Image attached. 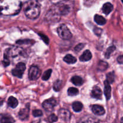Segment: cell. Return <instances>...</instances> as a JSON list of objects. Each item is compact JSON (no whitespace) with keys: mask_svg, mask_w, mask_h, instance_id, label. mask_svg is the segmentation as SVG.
I'll return each mask as SVG.
<instances>
[{"mask_svg":"<svg viewBox=\"0 0 123 123\" xmlns=\"http://www.w3.org/2000/svg\"><path fill=\"white\" fill-rule=\"evenodd\" d=\"M94 21L97 23L98 25H103L106 23V20L102 16H100L98 14H96L94 16Z\"/></svg>","mask_w":123,"mask_h":123,"instance_id":"19","label":"cell"},{"mask_svg":"<svg viewBox=\"0 0 123 123\" xmlns=\"http://www.w3.org/2000/svg\"><path fill=\"white\" fill-rule=\"evenodd\" d=\"M72 108L73 111L76 112H79L82 111L83 108L82 103L79 102H74L72 104Z\"/></svg>","mask_w":123,"mask_h":123,"instance_id":"20","label":"cell"},{"mask_svg":"<svg viewBox=\"0 0 123 123\" xmlns=\"http://www.w3.org/2000/svg\"><path fill=\"white\" fill-rule=\"evenodd\" d=\"M114 78H115V74H114V72H110L106 74V80L109 84H112L114 82Z\"/></svg>","mask_w":123,"mask_h":123,"instance_id":"24","label":"cell"},{"mask_svg":"<svg viewBox=\"0 0 123 123\" xmlns=\"http://www.w3.org/2000/svg\"><path fill=\"white\" fill-rule=\"evenodd\" d=\"M108 67V64L106 62L103 61H100L98 63V67L97 69L101 72L106 70Z\"/></svg>","mask_w":123,"mask_h":123,"instance_id":"22","label":"cell"},{"mask_svg":"<svg viewBox=\"0 0 123 123\" xmlns=\"http://www.w3.org/2000/svg\"><path fill=\"white\" fill-rule=\"evenodd\" d=\"M61 84H62V81L61 80H56L55 82V83H54V86H53V88H54V91H56V92H58L60 90V89H61Z\"/></svg>","mask_w":123,"mask_h":123,"instance_id":"25","label":"cell"},{"mask_svg":"<svg viewBox=\"0 0 123 123\" xmlns=\"http://www.w3.org/2000/svg\"><path fill=\"white\" fill-rule=\"evenodd\" d=\"M2 63H3L4 67H7V66H9L10 64V60L9 58L6 55H4V60L2 61Z\"/></svg>","mask_w":123,"mask_h":123,"instance_id":"29","label":"cell"},{"mask_svg":"<svg viewBox=\"0 0 123 123\" xmlns=\"http://www.w3.org/2000/svg\"><path fill=\"white\" fill-rule=\"evenodd\" d=\"M58 119V117L54 114H51V115L49 117V118H48V120H49V122L51 123H53L54 122H56V121H57Z\"/></svg>","mask_w":123,"mask_h":123,"instance_id":"28","label":"cell"},{"mask_svg":"<svg viewBox=\"0 0 123 123\" xmlns=\"http://www.w3.org/2000/svg\"><path fill=\"white\" fill-rule=\"evenodd\" d=\"M68 95L70 96H75L79 94V90L76 88L71 87L68 89Z\"/></svg>","mask_w":123,"mask_h":123,"instance_id":"23","label":"cell"},{"mask_svg":"<svg viewBox=\"0 0 123 123\" xmlns=\"http://www.w3.org/2000/svg\"><path fill=\"white\" fill-rule=\"evenodd\" d=\"M115 49H116V48L114 46H110L109 48H108L105 53V57L108 59L109 58V57L111 56V55L115 50Z\"/></svg>","mask_w":123,"mask_h":123,"instance_id":"26","label":"cell"},{"mask_svg":"<svg viewBox=\"0 0 123 123\" xmlns=\"http://www.w3.org/2000/svg\"><path fill=\"white\" fill-rule=\"evenodd\" d=\"M91 97L96 99H102V91L100 87L97 86H94L92 88L91 91Z\"/></svg>","mask_w":123,"mask_h":123,"instance_id":"11","label":"cell"},{"mask_svg":"<svg viewBox=\"0 0 123 123\" xmlns=\"http://www.w3.org/2000/svg\"><path fill=\"white\" fill-rule=\"evenodd\" d=\"M94 32L97 36H100L101 34H102V30L101 28H98L95 27L94 28Z\"/></svg>","mask_w":123,"mask_h":123,"instance_id":"33","label":"cell"},{"mask_svg":"<svg viewBox=\"0 0 123 123\" xmlns=\"http://www.w3.org/2000/svg\"><path fill=\"white\" fill-rule=\"evenodd\" d=\"M64 61L67 64H74L77 61L76 58L70 54L66 55L64 58Z\"/></svg>","mask_w":123,"mask_h":123,"instance_id":"21","label":"cell"},{"mask_svg":"<svg viewBox=\"0 0 123 123\" xmlns=\"http://www.w3.org/2000/svg\"><path fill=\"white\" fill-rule=\"evenodd\" d=\"M123 58L122 55H120V56H119L118 57L117 61H118V63L120 64H121L123 63Z\"/></svg>","mask_w":123,"mask_h":123,"instance_id":"34","label":"cell"},{"mask_svg":"<svg viewBox=\"0 0 123 123\" xmlns=\"http://www.w3.org/2000/svg\"><path fill=\"white\" fill-rule=\"evenodd\" d=\"M25 69H26L25 64L24 62H19L16 66L15 68L12 70V74L19 78H22Z\"/></svg>","mask_w":123,"mask_h":123,"instance_id":"5","label":"cell"},{"mask_svg":"<svg viewBox=\"0 0 123 123\" xmlns=\"http://www.w3.org/2000/svg\"><path fill=\"white\" fill-rule=\"evenodd\" d=\"M14 120L9 114H0V123H14Z\"/></svg>","mask_w":123,"mask_h":123,"instance_id":"12","label":"cell"},{"mask_svg":"<svg viewBox=\"0 0 123 123\" xmlns=\"http://www.w3.org/2000/svg\"><path fill=\"white\" fill-rule=\"evenodd\" d=\"M32 115L35 117H41L43 115V112L41 110L39 109H37V110H34L32 112Z\"/></svg>","mask_w":123,"mask_h":123,"instance_id":"30","label":"cell"},{"mask_svg":"<svg viewBox=\"0 0 123 123\" xmlns=\"http://www.w3.org/2000/svg\"><path fill=\"white\" fill-rule=\"evenodd\" d=\"M56 105V100L54 98H49L46 100L42 103V106L45 109V111L48 112H52L54 111V108Z\"/></svg>","mask_w":123,"mask_h":123,"instance_id":"7","label":"cell"},{"mask_svg":"<svg viewBox=\"0 0 123 123\" xmlns=\"http://www.w3.org/2000/svg\"><path fill=\"white\" fill-rule=\"evenodd\" d=\"M29 113H30V106L26 105L25 108L20 109L19 112L18 116L21 120H25L28 118Z\"/></svg>","mask_w":123,"mask_h":123,"instance_id":"8","label":"cell"},{"mask_svg":"<svg viewBox=\"0 0 123 123\" xmlns=\"http://www.w3.org/2000/svg\"><path fill=\"white\" fill-rule=\"evenodd\" d=\"M41 6L37 1H28L25 2L24 12L27 18L31 19H36L39 16Z\"/></svg>","mask_w":123,"mask_h":123,"instance_id":"2","label":"cell"},{"mask_svg":"<svg viewBox=\"0 0 123 123\" xmlns=\"http://www.w3.org/2000/svg\"><path fill=\"white\" fill-rule=\"evenodd\" d=\"M78 123H100L99 121L90 116H84L79 120Z\"/></svg>","mask_w":123,"mask_h":123,"instance_id":"13","label":"cell"},{"mask_svg":"<svg viewBox=\"0 0 123 123\" xmlns=\"http://www.w3.org/2000/svg\"><path fill=\"white\" fill-rule=\"evenodd\" d=\"M7 104H8V106L10 107V108H15L18 105V101L15 97H13V96H10L8 99Z\"/></svg>","mask_w":123,"mask_h":123,"instance_id":"18","label":"cell"},{"mask_svg":"<svg viewBox=\"0 0 123 123\" xmlns=\"http://www.w3.org/2000/svg\"><path fill=\"white\" fill-rule=\"evenodd\" d=\"M92 112L95 115L102 116L105 114V110L102 106L98 105H94L91 107Z\"/></svg>","mask_w":123,"mask_h":123,"instance_id":"9","label":"cell"},{"mask_svg":"<svg viewBox=\"0 0 123 123\" xmlns=\"http://www.w3.org/2000/svg\"><path fill=\"white\" fill-rule=\"evenodd\" d=\"M84 46H85V44L84 43H79L74 48V51L76 52H79V51H80L84 48Z\"/></svg>","mask_w":123,"mask_h":123,"instance_id":"32","label":"cell"},{"mask_svg":"<svg viewBox=\"0 0 123 123\" xmlns=\"http://www.w3.org/2000/svg\"><path fill=\"white\" fill-rule=\"evenodd\" d=\"M57 32L59 37L62 40H68L72 38V34L68 28L65 24H61L57 29Z\"/></svg>","mask_w":123,"mask_h":123,"instance_id":"4","label":"cell"},{"mask_svg":"<svg viewBox=\"0 0 123 123\" xmlns=\"http://www.w3.org/2000/svg\"><path fill=\"white\" fill-rule=\"evenodd\" d=\"M113 8H114V7H113L111 3L106 2V3L103 4V7H102V11H103V12L105 14L108 15L112 11Z\"/></svg>","mask_w":123,"mask_h":123,"instance_id":"16","label":"cell"},{"mask_svg":"<svg viewBox=\"0 0 123 123\" xmlns=\"http://www.w3.org/2000/svg\"><path fill=\"white\" fill-rule=\"evenodd\" d=\"M38 35H39L40 37H41V38H42V39L43 40V42H44V43H46V44H49V38H48V37H47L46 36L44 35V34H41V33L38 34Z\"/></svg>","mask_w":123,"mask_h":123,"instance_id":"31","label":"cell"},{"mask_svg":"<svg viewBox=\"0 0 123 123\" xmlns=\"http://www.w3.org/2000/svg\"><path fill=\"white\" fill-rule=\"evenodd\" d=\"M59 117L63 121H68L70 118V112L66 109H60L58 112Z\"/></svg>","mask_w":123,"mask_h":123,"instance_id":"10","label":"cell"},{"mask_svg":"<svg viewBox=\"0 0 123 123\" xmlns=\"http://www.w3.org/2000/svg\"><path fill=\"white\" fill-rule=\"evenodd\" d=\"M22 2L18 0L0 1V15L14 16L20 12Z\"/></svg>","mask_w":123,"mask_h":123,"instance_id":"1","label":"cell"},{"mask_svg":"<svg viewBox=\"0 0 123 123\" xmlns=\"http://www.w3.org/2000/svg\"><path fill=\"white\" fill-rule=\"evenodd\" d=\"M73 1H60L52 8V9L60 16L61 15H66L72 10L73 7Z\"/></svg>","mask_w":123,"mask_h":123,"instance_id":"3","label":"cell"},{"mask_svg":"<svg viewBox=\"0 0 123 123\" xmlns=\"http://www.w3.org/2000/svg\"><path fill=\"white\" fill-rule=\"evenodd\" d=\"M41 74V70L38 67L35 66H31L29 69V79L31 80H35L38 79Z\"/></svg>","mask_w":123,"mask_h":123,"instance_id":"6","label":"cell"},{"mask_svg":"<svg viewBox=\"0 0 123 123\" xmlns=\"http://www.w3.org/2000/svg\"><path fill=\"white\" fill-rule=\"evenodd\" d=\"M92 58V54L89 50H86L84 52L82 55L79 57V60L82 62L90 61Z\"/></svg>","mask_w":123,"mask_h":123,"instance_id":"15","label":"cell"},{"mask_svg":"<svg viewBox=\"0 0 123 123\" xmlns=\"http://www.w3.org/2000/svg\"><path fill=\"white\" fill-rule=\"evenodd\" d=\"M32 123H47V122L43 120H37V121H34Z\"/></svg>","mask_w":123,"mask_h":123,"instance_id":"35","label":"cell"},{"mask_svg":"<svg viewBox=\"0 0 123 123\" xmlns=\"http://www.w3.org/2000/svg\"><path fill=\"white\" fill-rule=\"evenodd\" d=\"M104 94L107 100L110 99L111 96V87L110 84L106 80L104 82Z\"/></svg>","mask_w":123,"mask_h":123,"instance_id":"14","label":"cell"},{"mask_svg":"<svg viewBox=\"0 0 123 123\" xmlns=\"http://www.w3.org/2000/svg\"><path fill=\"white\" fill-rule=\"evenodd\" d=\"M71 81L75 86H81L84 84V80L82 78L78 76H74L72 77Z\"/></svg>","mask_w":123,"mask_h":123,"instance_id":"17","label":"cell"},{"mask_svg":"<svg viewBox=\"0 0 123 123\" xmlns=\"http://www.w3.org/2000/svg\"><path fill=\"white\" fill-rule=\"evenodd\" d=\"M52 69H48V70L46 71L42 76V79L43 80H48L50 78V75L52 74Z\"/></svg>","mask_w":123,"mask_h":123,"instance_id":"27","label":"cell"}]
</instances>
